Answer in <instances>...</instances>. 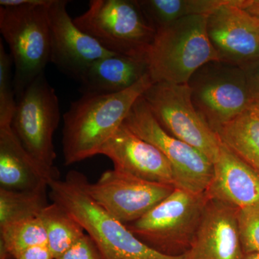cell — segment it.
<instances>
[{"label": "cell", "instance_id": "cell-27", "mask_svg": "<svg viewBox=\"0 0 259 259\" xmlns=\"http://www.w3.org/2000/svg\"><path fill=\"white\" fill-rule=\"evenodd\" d=\"M244 73L252 102L259 101V56L239 66Z\"/></svg>", "mask_w": 259, "mask_h": 259}, {"label": "cell", "instance_id": "cell-1", "mask_svg": "<svg viewBox=\"0 0 259 259\" xmlns=\"http://www.w3.org/2000/svg\"><path fill=\"white\" fill-rule=\"evenodd\" d=\"M153 83L149 74L121 93L82 95L64 115L63 153L66 166L99 154L123 124L135 102Z\"/></svg>", "mask_w": 259, "mask_h": 259}, {"label": "cell", "instance_id": "cell-16", "mask_svg": "<svg viewBox=\"0 0 259 259\" xmlns=\"http://www.w3.org/2000/svg\"><path fill=\"white\" fill-rule=\"evenodd\" d=\"M206 194L209 199L241 209L259 204V171L222 143Z\"/></svg>", "mask_w": 259, "mask_h": 259}, {"label": "cell", "instance_id": "cell-31", "mask_svg": "<svg viewBox=\"0 0 259 259\" xmlns=\"http://www.w3.org/2000/svg\"><path fill=\"white\" fill-rule=\"evenodd\" d=\"M243 259H259V253H249L245 254Z\"/></svg>", "mask_w": 259, "mask_h": 259}, {"label": "cell", "instance_id": "cell-3", "mask_svg": "<svg viewBox=\"0 0 259 259\" xmlns=\"http://www.w3.org/2000/svg\"><path fill=\"white\" fill-rule=\"evenodd\" d=\"M51 0H0V32L15 66V98L51 63L48 7Z\"/></svg>", "mask_w": 259, "mask_h": 259}, {"label": "cell", "instance_id": "cell-15", "mask_svg": "<svg viewBox=\"0 0 259 259\" xmlns=\"http://www.w3.org/2000/svg\"><path fill=\"white\" fill-rule=\"evenodd\" d=\"M185 259H243L237 209L209 199Z\"/></svg>", "mask_w": 259, "mask_h": 259}, {"label": "cell", "instance_id": "cell-8", "mask_svg": "<svg viewBox=\"0 0 259 259\" xmlns=\"http://www.w3.org/2000/svg\"><path fill=\"white\" fill-rule=\"evenodd\" d=\"M143 97L165 131L215 163L222 142L194 107L188 83H154Z\"/></svg>", "mask_w": 259, "mask_h": 259}, {"label": "cell", "instance_id": "cell-19", "mask_svg": "<svg viewBox=\"0 0 259 259\" xmlns=\"http://www.w3.org/2000/svg\"><path fill=\"white\" fill-rule=\"evenodd\" d=\"M221 142L259 171V117L249 109L216 131Z\"/></svg>", "mask_w": 259, "mask_h": 259}, {"label": "cell", "instance_id": "cell-18", "mask_svg": "<svg viewBox=\"0 0 259 259\" xmlns=\"http://www.w3.org/2000/svg\"><path fill=\"white\" fill-rule=\"evenodd\" d=\"M146 61L114 55L95 61L80 79L82 95H110L125 91L148 74Z\"/></svg>", "mask_w": 259, "mask_h": 259}, {"label": "cell", "instance_id": "cell-11", "mask_svg": "<svg viewBox=\"0 0 259 259\" xmlns=\"http://www.w3.org/2000/svg\"><path fill=\"white\" fill-rule=\"evenodd\" d=\"M89 195L124 225L138 221L163 200L175 186L142 180L119 170L102 173L95 183L85 184Z\"/></svg>", "mask_w": 259, "mask_h": 259}, {"label": "cell", "instance_id": "cell-30", "mask_svg": "<svg viewBox=\"0 0 259 259\" xmlns=\"http://www.w3.org/2000/svg\"><path fill=\"white\" fill-rule=\"evenodd\" d=\"M249 110L259 117V101L253 102L249 107Z\"/></svg>", "mask_w": 259, "mask_h": 259}, {"label": "cell", "instance_id": "cell-6", "mask_svg": "<svg viewBox=\"0 0 259 259\" xmlns=\"http://www.w3.org/2000/svg\"><path fill=\"white\" fill-rule=\"evenodd\" d=\"M74 22L106 50L141 60H145L156 33L138 0H91L88 10Z\"/></svg>", "mask_w": 259, "mask_h": 259}, {"label": "cell", "instance_id": "cell-26", "mask_svg": "<svg viewBox=\"0 0 259 259\" xmlns=\"http://www.w3.org/2000/svg\"><path fill=\"white\" fill-rule=\"evenodd\" d=\"M56 259H102L95 241L88 233Z\"/></svg>", "mask_w": 259, "mask_h": 259}, {"label": "cell", "instance_id": "cell-10", "mask_svg": "<svg viewBox=\"0 0 259 259\" xmlns=\"http://www.w3.org/2000/svg\"><path fill=\"white\" fill-rule=\"evenodd\" d=\"M187 83L194 107L215 132L253 103L244 73L237 65L211 61L199 68Z\"/></svg>", "mask_w": 259, "mask_h": 259}, {"label": "cell", "instance_id": "cell-20", "mask_svg": "<svg viewBox=\"0 0 259 259\" xmlns=\"http://www.w3.org/2000/svg\"><path fill=\"white\" fill-rule=\"evenodd\" d=\"M226 0H138L148 23L156 32L180 19L208 15Z\"/></svg>", "mask_w": 259, "mask_h": 259}, {"label": "cell", "instance_id": "cell-25", "mask_svg": "<svg viewBox=\"0 0 259 259\" xmlns=\"http://www.w3.org/2000/svg\"><path fill=\"white\" fill-rule=\"evenodd\" d=\"M237 221L245 254L259 253V204L237 209Z\"/></svg>", "mask_w": 259, "mask_h": 259}, {"label": "cell", "instance_id": "cell-21", "mask_svg": "<svg viewBox=\"0 0 259 259\" xmlns=\"http://www.w3.org/2000/svg\"><path fill=\"white\" fill-rule=\"evenodd\" d=\"M39 218L45 227L47 245L54 259L59 258L86 234L82 226L55 202L48 204Z\"/></svg>", "mask_w": 259, "mask_h": 259}, {"label": "cell", "instance_id": "cell-2", "mask_svg": "<svg viewBox=\"0 0 259 259\" xmlns=\"http://www.w3.org/2000/svg\"><path fill=\"white\" fill-rule=\"evenodd\" d=\"M88 178L71 170L64 180L49 183L52 202L64 207L91 237L102 259H185L160 253L139 240L123 223L108 214L88 193Z\"/></svg>", "mask_w": 259, "mask_h": 259}, {"label": "cell", "instance_id": "cell-22", "mask_svg": "<svg viewBox=\"0 0 259 259\" xmlns=\"http://www.w3.org/2000/svg\"><path fill=\"white\" fill-rule=\"evenodd\" d=\"M42 245H47V235L39 217L0 227V255L14 259L29 248Z\"/></svg>", "mask_w": 259, "mask_h": 259}, {"label": "cell", "instance_id": "cell-9", "mask_svg": "<svg viewBox=\"0 0 259 259\" xmlns=\"http://www.w3.org/2000/svg\"><path fill=\"white\" fill-rule=\"evenodd\" d=\"M123 125L166 156L173 169L175 187L194 193L207 192L214 173V165L203 153L165 131L144 97L135 102Z\"/></svg>", "mask_w": 259, "mask_h": 259}, {"label": "cell", "instance_id": "cell-24", "mask_svg": "<svg viewBox=\"0 0 259 259\" xmlns=\"http://www.w3.org/2000/svg\"><path fill=\"white\" fill-rule=\"evenodd\" d=\"M13 58L5 51L3 39L0 40V127L11 125L16 107L13 79L12 78Z\"/></svg>", "mask_w": 259, "mask_h": 259}, {"label": "cell", "instance_id": "cell-4", "mask_svg": "<svg viewBox=\"0 0 259 259\" xmlns=\"http://www.w3.org/2000/svg\"><path fill=\"white\" fill-rule=\"evenodd\" d=\"M207 19L187 17L156 31L145 56L153 83H187L199 68L220 61L207 35Z\"/></svg>", "mask_w": 259, "mask_h": 259}, {"label": "cell", "instance_id": "cell-28", "mask_svg": "<svg viewBox=\"0 0 259 259\" xmlns=\"http://www.w3.org/2000/svg\"><path fill=\"white\" fill-rule=\"evenodd\" d=\"M14 259H54V257L48 245H42L29 248Z\"/></svg>", "mask_w": 259, "mask_h": 259}, {"label": "cell", "instance_id": "cell-23", "mask_svg": "<svg viewBox=\"0 0 259 259\" xmlns=\"http://www.w3.org/2000/svg\"><path fill=\"white\" fill-rule=\"evenodd\" d=\"M47 189L10 191L0 189V227L39 217L48 205Z\"/></svg>", "mask_w": 259, "mask_h": 259}, {"label": "cell", "instance_id": "cell-17", "mask_svg": "<svg viewBox=\"0 0 259 259\" xmlns=\"http://www.w3.org/2000/svg\"><path fill=\"white\" fill-rule=\"evenodd\" d=\"M30 156L11 125L0 127V189L32 191L49 188L57 179Z\"/></svg>", "mask_w": 259, "mask_h": 259}, {"label": "cell", "instance_id": "cell-7", "mask_svg": "<svg viewBox=\"0 0 259 259\" xmlns=\"http://www.w3.org/2000/svg\"><path fill=\"white\" fill-rule=\"evenodd\" d=\"M55 90L42 73L16 99L12 128L27 152L42 167L58 177L53 138L60 121Z\"/></svg>", "mask_w": 259, "mask_h": 259}, {"label": "cell", "instance_id": "cell-14", "mask_svg": "<svg viewBox=\"0 0 259 259\" xmlns=\"http://www.w3.org/2000/svg\"><path fill=\"white\" fill-rule=\"evenodd\" d=\"M99 154L110 158L115 169L142 180L175 186L173 169L166 156L123 124L102 146Z\"/></svg>", "mask_w": 259, "mask_h": 259}, {"label": "cell", "instance_id": "cell-29", "mask_svg": "<svg viewBox=\"0 0 259 259\" xmlns=\"http://www.w3.org/2000/svg\"><path fill=\"white\" fill-rule=\"evenodd\" d=\"M240 5L250 14L259 18V0H241Z\"/></svg>", "mask_w": 259, "mask_h": 259}, {"label": "cell", "instance_id": "cell-32", "mask_svg": "<svg viewBox=\"0 0 259 259\" xmlns=\"http://www.w3.org/2000/svg\"><path fill=\"white\" fill-rule=\"evenodd\" d=\"M0 259H12L10 257L5 255H0Z\"/></svg>", "mask_w": 259, "mask_h": 259}, {"label": "cell", "instance_id": "cell-5", "mask_svg": "<svg viewBox=\"0 0 259 259\" xmlns=\"http://www.w3.org/2000/svg\"><path fill=\"white\" fill-rule=\"evenodd\" d=\"M209 199L206 192L175 187L144 216L125 226L153 249L168 255H183L193 241Z\"/></svg>", "mask_w": 259, "mask_h": 259}, {"label": "cell", "instance_id": "cell-13", "mask_svg": "<svg viewBox=\"0 0 259 259\" xmlns=\"http://www.w3.org/2000/svg\"><path fill=\"white\" fill-rule=\"evenodd\" d=\"M207 32L221 61L239 66L259 56V18L240 0H226L209 13Z\"/></svg>", "mask_w": 259, "mask_h": 259}, {"label": "cell", "instance_id": "cell-12", "mask_svg": "<svg viewBox=\"0 0 259 259\" xmlns=\"http://www.w3.org/2000/svg\"><path fill=\"white\" fill-rule=\"evenodd\" d=\"M68 3L66 0H51L48 7L51 63L79 81L95 61L115 54L76 26L66 9Z\"/></svg>", "mask_w": 259, "mask_h": 259}]
</instances>
